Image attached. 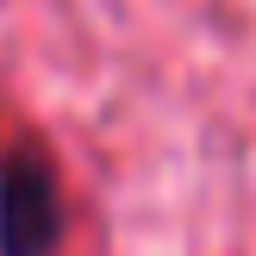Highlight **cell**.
Wrapping results in <instances>:
<instances>
[{
	"label": "cell",
	"instance_id": "cell-1",
	"mask_svg": "<svg viewBox=\"0 0 256 256\" xmlns=\"http://www.w3.org/2000/svg\"><path fill=\"white\" fill-rule=\"evenodd\" d=\"M69 238V200L50 156L19 138L0 150V256H56Z\"/></svg>",
	"mask_w": 256,
	"mask_h": 256
}]
</instances>
